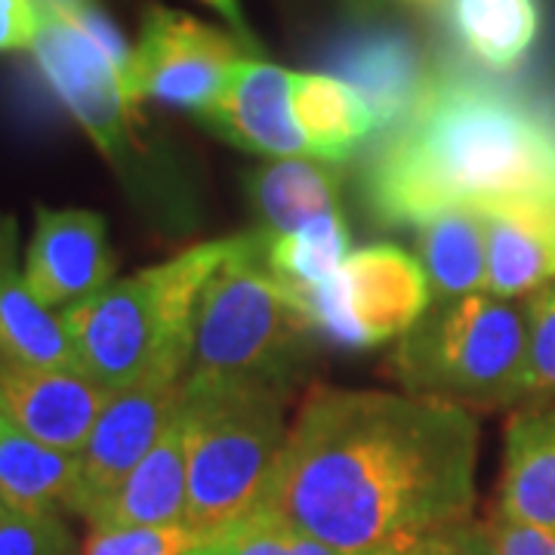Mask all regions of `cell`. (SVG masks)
<instances>
[{"instance_id":"cell-12","label":"cell","mask_w":555,"mask_h":555,"mask_svg":"<svg viewBox=\"0 0 555 555\" xmlns=\"http://www.w3.org/2000/svg\"><path fill=\"white\" fill-rule=\"evenodd\" d=\"M294 72L272 62L238 60L219 90L217 102L201 115L210 130L244 152L269 158H312L291 100Z\"/></svg>"},{"instance_id":"cell-8","label":"cell","mask_w":555,"mask_h":555,"mask_svg":"<svg viewBox=\"0 0 555 555\" xmlns=\"http://www.w3.org/2000/svg\"><path fill=\"white\" fill-rule=\"evenodd\" d=\"M238 60H244L238 43L214 25L167 7H149L127 90L133 105L155 100L204 115Z\"/></svg>"},{"instance_id":"cell-14","label":"cell","mask_w":555,"mask_h":555,"mask_svg":"<svg viewBox=\"0 0 555 555\" xmlns=\"http://www.w3.org/2000/svg\"><path fill=\"white\" fill-rule=\"evenodd\" d=\"M331 68L367 102L377 130H392L423 96L429 72L414 40L396 28H356L331 50Z\"/></svg>"},{"instance_id":"cell-30","label":"cell","mask_w":555,"mask_h":555,"mask_svg":"<svg viewBox=\"0 0 555 555\" xmlns=\"http://www.w3.org/2000/svg\"><path fill=\"white\" fill-rule=\"evenodd\" d=\"M488 528L494 534L496 555H555V531L550 528H534L503 513H496Z\"/></svg>"},{"instance_id":"cell-33","label":"cell","mask_w":555,"mask_h":555,"mask_svg":"<svg viewBox=\"0 0 555 555\" xmlns=\"http://www.w3.org/2000/svg\"><path fill=\"white\" fill-rule=\"evenodd\" d=\"M10 420H7V414H3V404H0V433H3V426H7Z\"/></svg>"},{"instance_id":"cell-15","label":"cell","mask_w":555,"mask_h":555,"mask_svg":"<svg viewBox=\"0 0 555 555\" xmlns=\"http://www.w3.org/2000/svg\"><path fill=\"white\" fill-rule=\"evenodd\" d=\"M189 506V466H185V426L182 404L160 433L158 444L139 460L100 506L83 518L90 531L142 528V525H185Z\"/></svg>"},{"instance_id":"cell-28","label":"cell","mask_w":555,"mask_h":555,"mask_svg":"<svg viewBox=\"0 0 555 555\" xmlns=\"http://www.w3.org/2000/svg\"><path fill=\"white\" fill-rule=\"evenodd\" d=\"M525 396H555V284L528 299Z\"/></svg>"},{"instance_id":"cell-18","label":"cell","mask_w":555,"mask_h":555,"mask_svg":"<svg viewBox=\"0 0 555 555\" xmlns=\"http://www.w3.org/2000/svg\"><path fill=\"white\" fill-rule=\"evenodd\" d=\"M500 513L555 531V411L518 414L506 426Z\"/></svg>"},{"instance_id":"cell-10","label":"cell","mask_w":555,"mask_h":555,"mask_svg":"<svg viewBox=\"0 0 555 555\" xmlns=\"http://www.w3.org/2000/svg\"><path fill=\"white\" fill-rule=\"evenodd\" d=\"M112 275L115 250L100 214L38 207L25 250V278L47 309L78 306L108 287Z\"/></svg>"},{"instance_id":"cell-23","label":"cell","mask_w":555,"mask_h":555,"mask_svg":"<svg viewBox=\"0 0 555 555\" xmlns=\"http://www.w3.org/2000/svg\"><path fill=\"white\" fill-rule=\"evenodd\" d=\"M448 16L466 53L494 72L516 68L540 35L537 0H448Z\"/></svg>"},{"instance_id":"cell-11","label":"cell","mask_w":555,"mask_h":555,"mask_svg":"<svg viewBox=\"0 0 555 555\" xmlns=\"http://www.w3.org/2000/svg\"><path fill=\"white\" fill-rule=\"evenodd\" d=\"M108 389L80 371L31 367L0 356V404L7 420L47 448L80 454Z\"/></svg>"},{"instance_id":"cell-7","label":"cell","mask_w":555,"mask_h":555,"mask_svg":"<svg viewBox=\"0 0 555 555\" xmlns=\"http://www.w3.org/2000/svg\"><path fill=\"white\" fill-rule=\"evenodd\" d=\"M38 7L40 31L31 50L40 75L102 155L118 158L133 108L127 80L62 0H38Z\"/></svg>"},{"instance_id":"cell-19","label":"cell","mask_w":555,"mask_h":555,"mask_svg":"<svg viewBox=\"0 0 555 555\" xmlns=\"http://www.w3.org/2000/svg\"><path fill=\"white\" fill-rule=\"evenodd\" d=\"M80 460L47 448L13 423L0 433V503L13 513H72Z\"/></svg>"},{"instance_id":"cell-6","label":"cell","mask_w":555,"mask_h":555,"mask_svg":"<svg viewBox=\"0 0 555 555\" xmlns=\"http://www.w3.org/2000/svg\"><path fill=\"white\" fill-rule=\"evenodd\" d=\"M528 302L473 294L429 306L401 337L396 374L408 392L460 408H500L525 398Z\"/></svg>"},{"instance_id":"cell-1","label":"cell","mask_w":555,"mask_h":555,"mask_svg":"<svg viewBox=\"0 0 555 555\" xmlns=\"http://www.w3.org/2000/svg\"><path fill=\"white\" fill-rule=\"evenodd\" d=\"M478 420L416 392L315 389L257 509L337 555H379L473 518Z\"/></svg>"},{"instance_id":"cell-4","label":"cell","mask_w":555,"mask_h":555,"mask_svg":"<svg viewBox=\"0 0 555 555\" xmlns=\"http://www.w3.org/2000/svg\"><path fill=\"white\" fill-rule=\"evenodd\" d=\"M287 392L272 383L192 371L182 392L189 506L207 537L254 513L287 444Z\"/></svg>"},{"instance_id":"cell-32","label":"cell","mask_w":555,"mask_h":555,"mask_svg":"<svg viewBox=\"0 0 555 555\" xmlns=\"http://www.w3.org/2000/svg\"><path fill=\"white\" fill-rule=\"evenodd\" d=\"M204 3H207V7H214L219 16H225V20L232 22L241 38H244V40L250 38V35H247V25H244V16H241L238 0H204Z\"/></svg>"},{"instance_id":"cell-31","label":"cell","mask_w":555,"mask_h":555,"mask_svg":"<svg viewBox=\"0 0 555 555\" xmlns=\"http://www.w3.org/2000/svg\"><path fill=\"white\" fill-rule=\"evenodd\" d=\"M38 31V0H0V53L35 47Z\"/></svg>"},{"instance_id":"cell-16","label":"cell","mask_w":555,"mask_h":555,"mask_svg":"<svg viewBox=\"0 0 555 555\" xmlns=\"http://www.w3.org/2000/svg\"><path fill=\"white\" fill-rule=\"evenodd\" d=\"M0 356L31 367L80 371L62 315L40 302L25 278L13 217H0Z\"/></svg>"},{"instance_id":"cell-27","label":"cell","mask_w":555,"mask_h":555,"mask_svg":"<svg viewBox=\"0 0 555 555\" xmlns=\"http://www.w3.org/2000/svg\"><path fill=\"white\" fill-rule=\"evenodd\" d=\"M0 555H75V534L62 513L0 516Z\"/></svg>"},{"instance_id":"cell-34","label":"cell","mask_w":555,"mask_h":555,"mask_svg":"<svg viewBox=\"0 0 555 555\" xmlns=\"http://www.w3.org/2000/svg\"><path fill=\"white\" fill-rule=\"evenodd\" d=\"M411 3H436V0H411Z\"/></svg>"},{"instance_id":"cell-2","label":"cell","mask_w":555,"mask_h":555,"mask_svg":"<svg viewBox=\"0 0 555 555\" xmlns=\"http://www.w3.org/2000/svg\"><path fill=\"white\" fill-rule=\"evenodd\" d=\"M364 195L386 225L555 204V120L488 80L438 72L367 160Z\"/></svg>"},{"instance_id":"cell-13","label":"cell","mask_w":555,"mask_h":555,"mask_svg":"<svg viewBox=\"0 0 555 555\" xmlns=\"http://www.w3.org/2000/svg\"><path fill=\"white\" fill-rule=\"evenodd\" d=\"M343 284L364 346L404 337L433 306L423 262L396 244L349 254L343 262Z\"/></svg>"},{"instance_id":"cell-22","label":"cell","mask_w":555,"mask_h":555,"mask_svg":"<svg viewBox=\"0 0 555 555\" xmlns=\"http://www.w3.org/2000/svg\"><path fill=\"white\" fill-rule=\"evenodd\" d=\"M420 254L433 302L488 294L485 222L476 210H451L420 225Z\"/></svg>"},{"instance_id":"cell-3","label":"cell","mask_w":555,"mask_h":555,"mask_svg":"<svg viewBox=\"0 0 555 555\" xmlns=\"http://www.w3.org/2000/svg\"><path fill=\"white\" fill-rule=\"evenodd\" d=\"M229 250L232 238L207 241L62 309L80 374L108 392L158 374H189L201 294Z\"/></svg>"},{"instance_id":"cell-17","label":"cell","mask_w":555,"mask_h":555,"mask_svg":"<svg viewBox=\"0 0 555 555\" xmlns=\"http://www.w3.org/2000/svg\"><path fill=\"white\" fill-rule=\"evenodd\" d=\"M481 222L491 297H534L555 281V204H503Z\"/></svg>"},{"instance_id":"cell-29","label":"cell","mask_w":555,"mask_h":555,"mask_svg":"<svg viewBox=\"0 0 555 555\" xmlns=\"http://www.w3.org/2000/svg\"><path fill=\"white\" fill-rule=\"evenodd\" d=\"M379 555H496V546L488 525L466 518V521L429 531Z\"/></svg>"},{"instance_id":"cell-20","label":"cell","mask_w":555,"mask_h":555,"mask_svg":"<svg viewBox=\"0 0 555 555\" xmlns=\"http://www.w3.org/2000/svg\"><path fill=\"white\" fill-rule=\"evenodd\" d=\"M250 201L269 235H291L339 214V173L331 160L281 158L250 179Z\"/></svg>"},{"instance_id":"cell-25","label":"cell","mask_w":555,"mask_h":555,"mask_svg":"<svg viewBox=\"0 0 555 555\" xmlns=\"http://www.w3.org/2000/svg\"><path fill=\"white\" fill-rule=\"evenodd\" d=\"M185 555H337L318 543L315 537L302 534L291 521L269 509H254L238 521L201 537Z\"/></svg>"},{"instance_id":"cell-24","label":"cell","mask_w":555,"mask_h":555,"mask_svg":"<svg viewBox=\"0 0 555 555\" xmlns=\"http://www.w3.org/2000/svg\"><path fill=\"white\" fill-rule=\"evenodd\" d=\"M262 259L266 269L291 291L315 287L337 275L349 259V229L339 214L312 219L291 235H269Z\"/></svg>"},{"instance_id":"cell-9","label":"cell","mask_w":555,"mask_h":555,"mask_svg":"<svg viewBox=\"0 0 555 555\" xmlns=\"http://www.w3.org/2000/svg\"><path fill=\"white\" fill-rule=\"evenodd\" d=\"M189 374H158L108 396L78 454L80 481L72 516H90L137 469L139 460L158 444L160 433L182 404Z\"/></svg>"},{"instance_id":"cell-26","label":"cell","mask_w":555,"mask_h":555,"mask_svg":"<svg viewBox=\"0 0 555 555\" xmlns=\"http://www.w3.org/2000/svg\"><path fill=\"white\" fill-rule=\"evenodd\" d=\"M201 537L189 525H142L87 531L80 555H185Z\"/></svg>"},{"instance_id":"cell-5","label":"cell","mask_w":555,"mask_h":555,"mask_svg":"<svg viewBox=\"0 0 555 555\" xmlns=\"http://www.w3.org/2000/svg\"><path fill=\"white\" fill-rule=\"evenodd\" d=\"M266 229L235 235L198 306L192 371L232 374L291 389L299 377L312 321L297 294L266 269Z\"/></svg>"},{"instance_id":"cell-35","label":"cell","mask_w":555,"mask_h":555,"mask_svg":"<svg viewBox=\"0 0 555 555\" xmlns=\"http://www.w3.org/2000/svg\"><path fill=\"white\" fill-rule=\"evenodd\" d=\"M3 513H7V506H3V503H0V516H3Z\"/></svg>"},{"instance_id":"cell-21","label":"cell","mask_w":555,"mask_h":555,"mask_svg":"<svg viewBox=\"0 0 555 555\" xmlns=\"http://www.w3.org/2000/svg\"><path fill=\"white\" fill-rule=\"evenodd\" d=\"M291 100L299 130L306 133L312 158L318 160L343 164L361 139L377 130L367 102L337 75L294 72Z\"/></svg>"}]
</instances>
